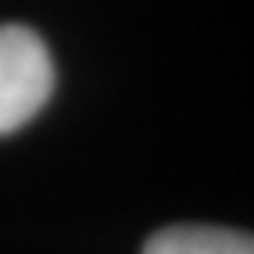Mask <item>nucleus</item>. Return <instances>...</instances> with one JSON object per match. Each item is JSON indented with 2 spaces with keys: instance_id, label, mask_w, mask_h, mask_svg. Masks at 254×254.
Here are the masks:
<instances>
[{
  "instance_id": "2",
  "label": "nucleus",
  "mask_w": 254,
  "mask_h": 254,
  "mask_svg": "<svg viewBox=\"0 0 254 254\" xmlns=\"http://www.w3.org/2000/svg\"><path fill=\"white\" fill-rule=\"evenodd\" d=\"M142 254H254L245 231L218 225H172L145 241Z\"/></svg>"
},
{
  "instance_id": "1",
  "label": "nucleus",
  "mask_w": 254,
  "mask_h": 254,
  "mask_svg": "<svg viewBox=\"0 0 254 254\" xmlns=\"http://www.w3.org/2000/svg\"><path fill=\"white\" fill-rule=\"evenodd\" d=\"M53 86L57 69L43 37L23 23H0V135L37 119Z\"/></svg>"
}]
</instances>
